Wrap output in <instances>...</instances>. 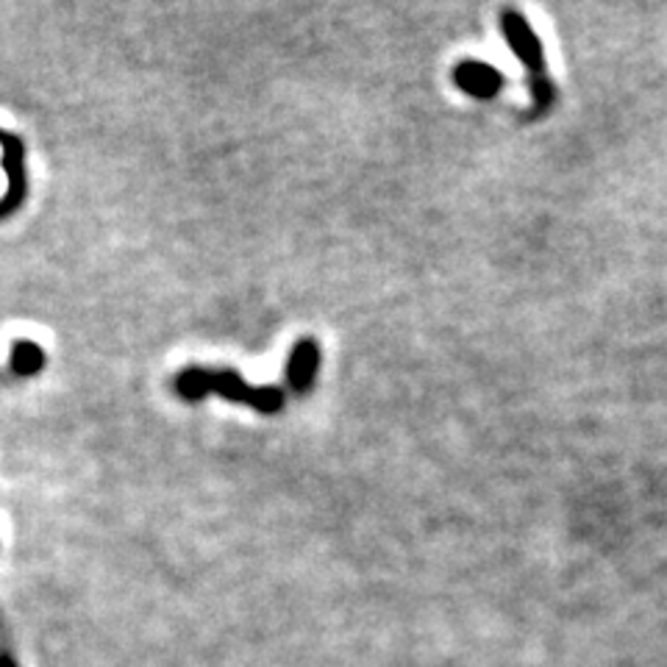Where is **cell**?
I'll list each match as a JSON object with an SVG mask.
<instances>
[{
  "instance_id": "6da1fadb",
  "label": "cell",
  "mask_w": 667,
  "mask_h": 667,
  "mask_svg": "<svg viewBox=\"0 0 667 667\" xmlns=\"http://www.w3.org/2000/svg\"><path fill=\"white\" fill-rule=\"evenodd\" d=\"M176 393L187 400H200L204 395L217 393L226 400L251 406L259 415H279L286 398L279 387H251L240 373L235 371H206V367H189L176 376Z\"/></svg>"
},
{
  "instance_id": "7a4b0ae2",
  "label": "cell",
  "mask_w": 667,
  "mask_h": 667,
  "mask_svg": "<svg viewBox=\"0 0 667 667\" xmlns=\"http://www.w3.org/2000/svg\"><path fill=\"white\" fill-rule=\"evenodd\" d=\"M501 31L507 37L509 48L514 56L523 62L525 73H529V92H531V106L536 115L548 112L556 101V86H553L551 75L545 67V51H542L540 37L534 34V29L529 25V20L514 9H503L501 14Z\"/></svg>"
},
{
  "instance_id": "3957f363",
  "label": "cell",
  "mask_w": 667,
  "mask_h": 667,
  "mask_svg": "<svg viewBox=\"0 0 667 667\" xmlns=\"http://www.w3.org/2000/svg\"><path fill=\"white\" fill-rule=\"evenodd\" d=\"M320 371V345L312 337L298 340L295 348L290 351V359H286V387L295 395H306L314 387V378Z\"/></svg>"
},
{
  "instance_id": "277c9868",
  "label": "cell",
  "mask_w": 667,
  "mask_h": 667,
  "mask_svg": "<svg viewBox=\"0 0 667 667\" xmlns=\"http://www.w3.org/2000/svg\"><path fill=\"white\" fill-rule=\"evenodd\" d=\"M454 84L462 92H468V95L487 101V97H496L501 92L503 73L492 67V64L468 59V62H459L454 67Z\"/></svg>"
},
{
  "instance_id": "5b68a950",
  "label": "cell",
  "mask_w": 667,
  "mask_h": 667,
  "mask_svg": "<svg viewBox=\"0 0 667 667\" xmlns=\"http://www.w3.org/2000/svg\"><path fill=\"white\" fill-rule=\"evenodd\" d=\"M42 367H45V354H42L40 345L29 343V340H23V343H14L12 371L18 373V376H37Z\"/></svg>"
}]
</instances>
